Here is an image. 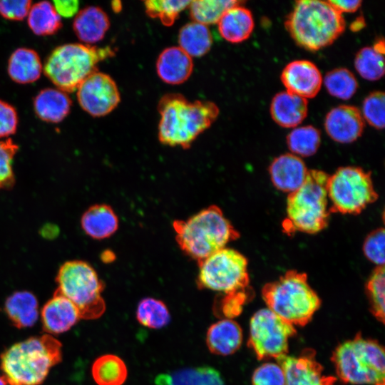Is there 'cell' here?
I'll use <instances>...</instances> for the list:
<instances>
[{
	"mask_svg": "<svg viewBox=\"0 0 385 385\" xmlns=\"http://www.w3.org/2000/svg\"><path fill=\"white\" fill-rule=\"evenodd\" d=\"M160 115L158 139L164 145L189 148L208 129L219 115V108L212 102L189 101L179 93L163 96L158 105Z\"/></svg>",
	"mask_w": 385,
	"mask_h": 385,
	"instance_id": "1",
	"label": "cell"
},
{
	"mask_svg": "<svg viewBox=\"0 0 385 385\" xmlns=\"http://www.w3.org/2000/svg\"><path fill=\"white\" fill-rule=\"evenodd\" d=\"M61 359V343L46 334L30 337L5 350L0 357V367L9 385H39Z\"/></svg>",
	"mask_w": 385,
	"mask_h": 385,
	"instance_id": "2",
	"label": "cell"
},
{
	"mask_svg": "<svg viewBox=\"0 0 385 385\" xmlns=\"http://www.w3.org/2000/svg\"><path fill=\"white\" fill-rule=\"evenodd\" d=\"M173 227L180 250L197 263L240 237V232L215 205L185 220H175Z\"/></svg>",
	"mask_w": 385,
	"mask_h": 385,
	"instance_id": "3",
	"label": "cell"
},
{
	"mask_svg": "<svg viewBox=\"0 0 385 385\" xmlns=\"http://www.w3.org/2000/svg\"><path fill=\"white\" fill-rule=\"evenodd\" d=\"M342 14L328 1L299 0L288 14L285 27L294 42L308 51L332 44L344 31Z\"/></svg>",
	"mask_w": 385,
	"mask_h": 385,
	"instance_id": "4",
	"label": "cell"
},
{
	"mask_svg": "<svg viewBox=\"0 0 385 385\" xmlns=\"http://www.w3.org/2000/svg\"><path fill=\"white\" fill-rule=\"evenodd\" d=\"M329 175L319 170H310L303 184L289 193L287 217L282 222L284 232L317 233L328 225L327 181Z\"/></svg>",
	"mask_w": 385,
	"mask_h": 385,
	"instance_id": "5",
	"label": "cell"
},
{
	"mask_svg": "<svg viewBox=\"0 0 385 385\" xmlns=\"http://www.w3.org/2000/svg\"><path fill=\"white\" fill-rule=\"evenodd\" d=\"M262 296L267 308L293 326L307 324L321 305L307 274L293 270L265 284Z\"/></svg>",
	"mask_w": 385,
	"mask_h": 385,
	"instance_id": "6",
	"label": "cell"
},
{
	"mask_svg": "<svg viewBox=\"0 0 385 385\" xmlns=\"http://www.w3.org/2000/svg\"><path fill=\"white\" fill-rule=\"evenodd\" d=\"M114 55L109 46L98 48L80 43H66L55 48L47 57L43 71L56 87L66 93L76 91L99 62Z\"/></svg>",
	"mask_w": 385,
	"mask_h": 385,
	"instance_id": "7",
	"label": "cell"
},
{
	"mask_svg": "<svg viewBox=\"0 0 385 385\" xmlns=\"http://www.w3.org/2000/svg\"><path fill=\"white\" fill-rule=\"evenodd\" d=\"M331 359L337 376L344 383L384 385V349L376 340L357 334L340 344Z\"/></svg>",
	"mask_w": 385,
	"mask_h": 385,
	"instance_id": "8",
	"label": "cell"
},
{
	"mask_svg": "<svg viewBox=\"0 0 385 385\" xmlns=\"http://www.w3.org/2000/svg\"><path fill=\"white\" fill-rule=\"evenodd\" d=\"M56 290L68 299L78 309L80 318L95 319L106 310L101 293L104 284L94 268L83 260H70L59 268Z\"/></svg>",
	"mask_w": 385,
	"mask_h": 385,
	"instance_id": "9",
	"label": "cell"
},
{
	"mask_svg": "<svg viewBox=\"0 0 385 385\" xmlns=\"http://www.w3.org/2000/svg\"><path fill=\"white\" fill-rule=\"evenodd\" d=\"M330 212L357 215L378 198L369 172L356 166L339 168L329 175Z\"/></svg>",
	"mask_w": 385,
	"mask_h": 385,
	"instance_id": "10",
	"label": "cell"
},
{
	"mask_svg": "<svg viewBox=\"0 0 385 385\" xmlns=\"http://www.w3.org/2000/svg\"><path fill=\"white\" fill-rule=\"evenodd\" d=\"M197 284L225 294L247 291L249 287L247 260L238 251L225 247L197 263Z\"/></svg>",
	"mask_w": 385,
	"mask_h": 385,
	"instance_id": "11",
	"label": "cell"
},
{
	"mask_svg": "<svg viewBox=\"0 0 385 385\" xmlns=\"http://www.w3.org/2000/svg\"><path fill=\"white\" fill-rule=\"evenodd\" d=\"M294 326L268 308L256 312L250 322L247 346L259 360L287 355L289 340L296 334Z\"/></svg>",
	"mask_w": 385,
	"mask_h": 385,
	"instance_id": "12",
	"label": "cell"
},
{
	"mask_svg": "<svg viewBox=\"0 0 385 385\" xmlns=\"http://www.w3.org/2000/svg\"><path fill=\"white\" fill-rule=\"evenodd\" d=\"M76 96L81 108L93 117L109 114L120 101L115 81L109 75L98 71L78 86Z\"/></svg>",
	"mask_w": 385,
	"mask_h": 385,
	"instance_id": "13",
	"label": "cell"
},
{
	"mask_svg": "<svg viewBox=\"0 0 385 385\" xmlns=\"http://www.w3.org/2000/svg\"><path fill=\"white\" fill-rule=\"evenodd\" d=\"M312 349H304L298 356L285 355L277 359L285 385H334L337 378L324 374Z\"/></svg>",
	"mask_w": 385,
	"mask_h": 385,
	"instance_id": "14",
	"label": "cell"
},
{
	"mask_svg": "<svg viewBox=\"0 0 385 385\" xmlns=\"http://www.w3.org/2000/svg\"><path fill=\"white\" fill-rule=\"evenodd\" d=\"M281 81L287 91L307 100L318 94L323 83L319 69L308 60L287 63L281 73Z\"/></svg>",
	"mask_w": 385,
	"mask_h": 385,
	"instance_id": "15",
	"label": "cell"
},
{
	"mask_svg": "<svg viewBox=\"0 0 385 385\" xmlns=\"http://www.w3.org/2000/svg\"><path fill=\"white\" fill-rule=\"evenodd\" d=\"M365 121L361 111L355 106L341 105L331 109L324 119V128L335 142L350 143L362 134Z\"/></svg>",
	"mask_w": 385,
	"mask_h": 385,
	"instance_id": "16",
	"label": "cell"
},
{
	"mask_svg": "<svg viewBox=\"0 0 385 385\" xmlns=\"http://www.w3.org/2000/svg\"><path fill=\"white\" fill-rule=\"evenodd\" d=\"M309 170L301 158L285 153L275 158L269 168L273 185L282 192L291 193L304 182Z\"/></svg>",
	"mask_w": 385,
	"mask_h": 385,
	"instance_id": "17",
	"label": "cell"
},
{
	"mask_svg": "<svg viewBox=\"0 0 385 385\" xmlns=\"http://www.w3.org/2000/svg\"><path fill=\"white\" fill-rule=\"evenodd\" d=\"M41 315L48 334L67 332L81 319L76 307L57 290L44 304Z\"/></svg>",
	"mask_w": 385,
	"mask_h": 385,
	"instance_id": "18",
	"label": "cell"
},
{
	"mask_svg": "<svg viewBox=\"0 0 385 385\" xmlns=\"http://www.w3.org/2000/svg\"><path fill=\"white\" fill-rule=\"evenodd\" d=\"M192 70V58L179 46L166 48L157 59L158 76L163 81L170 85H178L186 81Z\"/></svg>",
	"mask_w": 385,
	"mask_h": 385,
	"instance_id": "19",
	"label": "cell"
},
{
	"mask_svg": "<svg viewBox=\"0 0 385 385\" xmlns=\"http://www.w3.org/2000/svg\"><path fill=\"white\" fill-rule=\"evenodd\" d=\"M109 27L108 16L101 8L96 6H86L78 11L73 21L76 36L87 45L101 41Z\"/></svg>",
	"mask_w": 385,
	"mask_h": 385,
	"instance_id": "20",
	"label": "cell"
},
{
	"mask_svg": "<svg viewBox=\"0 0 385 385\" xmlns=\"http://www.w3.org/2000/svg\"><path fill=\"white\" fill-rule=\"evenodd\" d=\"M307 100L287 91L277 93L272 99L271 117L282 128L297 127L307 117Z\"/></svg>",
	"mask_w": 385,
	"mask_h": 385,
	"instance_id": "21",
	"label": "cell"
},
{
	"mask_svg": "<svg viewBox=\"0 0 385 385\" xmlns=\"http://www.w3.org/2000/svg\"><path fill=\"white\" fill-rule=\"evenodd\" d=\"M72 101L67 93L56 88H46L40 91L33 102L37 117L51 123L61 122L69 114Z\"/></svg>",
	"mask_w": 385,
	"mask_h": 385,
	"instance_id": "22",
	"label": "cell"
},
{
	"mask_svg": "<svg viewBox=\"0 0 385 385\" xmlns=\"http://www.w3.org/2000/svg\"><path fill=\"white\" fill-rule=\"evenodd\" d=\"M242 4L228 9L217 24L222 37L232 43L245 41L254 30L252 12Z\"/></svg>",
	"mask_w": 385,
	"mask_h": 385,
	"instance_id": "23",
	"label": "cell"
},
{
	"mask_svg": "<svg viewBox=\"0 0 385 385\" xmlns=\"http://www.w3.org/2000/svg\"><path fill=\"white\" fill-rule=\"evenodd\" d=\"M242 342L240 325L231 319H224L212 324L208 329L206 343L212 354L227 356L235 353Z\"/></svg>",
	"mask_w": 385,
	"mask_h": 385,
	"instance_id": "24",
	"label": "cell"
},
{
	"mask_svg": "<svg viewBox=\"0 0 385 385\" xmlns=\"http://www.w3.org/2000/svg\"><path fill=\"white\" fill-rule=\"evenodd\" d=\"M118 224V218L114 210L106 204L91 206L81 219L84 232L96 240H103L113 235L117 231Z\"/></svg>",
	"mask_w": 385,
	"mask_h": 385,
	"instance_id": "25",
	"label": "cell"
},
{
	"mask_svg": "<svg viewBox=\"0 0 385 385\" xmlns=\"http://www.w3.org/2000/svg\"><path fill=\"white\" fill-rule=\"evenodd\" d=\"M7 71L10 78L19 84L36 81L43 71L38 53L29 48H19L9 56Z\"/></svg>",
	"mask_w": 385,
	"mask_h": 385,
	"instance_id": "26",
	"label": "cell"
},
{
	"mask_svg": "<svg viewBox=\"0 0 385 385\" xmlns=\"http://www.w3.org/2000/svg\"><path fill=\"white\" fill-rule=\"evenodd\" d=\"M4 311L17 328L33 326L38 317V302L29 291H18L11 294L4 304Z\"/></svg>",
	"mask_w": 385,
	"mask_h": 385,
	"instance_id": "27",
	"label": "cell"
},
{
	"mask_svg": "<svg viewBox=\"0 0 385 385\" xmlns=\"http://www.w3.org/2000/svg\"><path fill=\"white\" fill-rule=\"evenodd\" d=\"M156 385H225L220 374L210 366L186 368L161 374L155 379Z\"/></svg>",
	"mask_w": 385,
	"mask_h": 385,
	"instance_id": "28",
	"label": "cell"
},
{
	"mask_svg": "<svg viewBox=\"0 0 385 385\" xmlns=\"http://www.w3.org/2000/svg\"><path fill=\"white\" fill-rule=\"evenodd\" d=\"M178 43L179 47L191 58L201 57L210 50L212 38L207 26L192 21L180 29Z\"/></svg>",
	"mask_w": 385,
	"mask_h": 385,
	"instance_id": "29",
	"label": "cell"
},
{
	"mask_svg": "<svg viewBox=\"0 0 385 385\" xmlns=\"http://www.w3.org/2000/svg\"><path fill=\"white\" fill-rule=\"evenodd\" d=\"M26 18L29 27L37 36L53 35L62 26L61 17L53 4L47 1L32 4Z\"/></svg>",
	"mask_w": 385,
	"mask_h": 385,
	"instance_id": "30",
	"label": "cell"
},
{
	"mask_svg": "<svg viewBox=\"0 0 385 385\" xmlns=\"http://www.w3.org/2000/svg\"><path fill=\"white\" fill-rule=\"evenodd\" d=\"M91 372L98 385H121L128 375L124 361L113 354L98 357L92 366Z\"/></svg>",
	"mask_w": 385,
	"mask_h": 385,
	"instance_id": "31",
	"label": "cell"
},
{
	"mask_svg": "<svg viewBox=\"0 0 385 385\" xmlns=\"http://www.w3.org/2000/svg\"><path fill=\"white\" fill-rule=\"evenodd\" d=\"M320 143V131L311 125L296 127L287 136L289 150L299 158L314 155Z\"/></svg>",
	"mask_w": 385,
	"mask_h": 385,
	"instance_id": "32",
	"label": "cell"
},
{
	"mask_svg": "<svg viewBox=\"0 0 385 385\" xmlns=\"http://www.w3.org/2000/svg\"><path fill=\"white\" fill-rule=\"evenodd\" d=\"M243 3L233 0H196L189 5L190 15L193 21L207 26L217 24L223 14L230 8Z\"/></svg>",
	"mask_w": 385,
	"mask_h": 385,
	"instance_id": "33",
	"label": "cell"
},
{
	"mask_svg": "<svg viewBox=\"0 0 385 385\" xmlns=\"http://www.w3.org/2000/svg\"><path fill=\"white\" fill-rule=\"evenodd\" d=\"M323 83L331 96L342 100L351 98L358 88L356 77L346 68H337L327 72Z\"/></svg>",
	"mask_w": 385,
	"mask_h": 385,
	"instance_id": "34",
	"label": "cell"
},
{
	"mask_svg": "<svg viewBox=\"0 0 385 385\" xmlns=\"http://www.w3.org/2000/svg\"><path fill=\"white\" fill-rule=\"evenodd\" d=\"M136 317L140 324L152 329L162 328L170 320L166 305L162 301L152 297L144 298L139 302Z\"/></svg>",
	"mask_w": 385,
	"mask_h": 385,
	"instance_id": "35",
	"label": "cell"
},
{
	"mask_svg": "<svg viewBox=\"0 0 385 385\" xmlns=\"http://www.w3.org/2000/svg\"><path fill=\"white\" fill-rule=\"evenodd\" d=\"M354 66L363 78L372 81L379 80L384 74V54L372 46L364 47L356 55Z\"/></svg>",
	"mask_w": 385,
	"mask_h": 385,
	"instance_id": "36",
	"label": "cell"
},
{
	"mask_svg": "<svg viewBox=\"0 0 385 385\" xmlns=\"http://www.w3.org/2000/svg\"><path fill=\"white\" fill-rule=\"evenodd\" d=\"M366 292L370 310L375 318L384 323L385 272L384 266L376 267L369 277Z\"/></svg>",
	"mask_w": 385,
	"mask_h": 385,
	"instance_id": "37",
	"label": "cell"
},
{
	"mask_svg": "<svg viewBox=\"0 0 385 385\" xmlns=\"http://www.w3.org/2000/svg\"><path fill=\"white\" fill-rule=\"evenodd\" d=\"M191 1L150 0L144 1L146 14L151 18H158L161 23L170 26L180 13L189 6Z\"/></svg>",
	"mask_w": 385,
	"mask_h": 385,
	"instance_id": "38",
	"label": "cell"
},
{
	"mask_svg": "<svg viewBox=\"0 0 385 385\" xmlns=\"http://www.w3.org/2000/svg\"><path fill=\"white\" fill-rule=\"evenodd\" d=\"M384 98L383 91H374L364 98L362 103L361 113L364 121L377 130L384 128Z\"/></svg>",
	"mask_w": 385,
	"mask_h": 385,
	"instance_id": "39",
	"label": "cell"
},
{
	"mask_svg": "<svg viewBox=\"0 0 385 385\" xmlns=\"http://www.w3.org/2000/svg\"><path fill=\"white\" fill-rule=\"evenodd\" d=\"M18 150L19 146L11 138L0 140V190L11 188L14 185L12 165Z\"/></svg>",
	"mask_w": 385,
	"mask_h": 385,
	"instance_id": "40",
	"label": "cell"
},
{
	"mask_svg": "<svg viewBox=\"0 0 385 385\" xmlns=\"http://www.w3.org/2000/svg\"><path fill=\"white\" fill-rule=\"evenodd\" d=\"M384 244L385 234L383 227L370 232L363 243V252L365 257L376 267L384 266Z\"/></svg>",
	"mask_w": 385,
	"mask_h": 385,
	"instance_id": "41",
	"label": "cell"
},
{
	"mask_svg": "<svg viewBox=\"0 0 385 385\" xmlns=\"http://www.w3.org/2000/svg\"><path fill=\"white\" fill-rule=\"evenodd\" d=\"M252 385H285L284 374L277 364L265 363L257 367L252 376Z\"/></svg>",
	"mask_w": 385,
	"mask_h": 385,
	"instance_id": "42",
	"label": "cell"
},
{
	"mask_svg": "<svg viewBox=\"0 0 385 385\" xmlns=\"http://www.w3.org/2000/svg\"><path fill=\"white\" fill-rule=\"evenodd\" d=\"M18 113L10 103L0 100V138H9L18 127Z\"/></svg>",
	"mask_w": 385,
	"mask_h": 385,
	"instance_id": "43",
	"label": "cell"
},
{
	"mask_svg": "<svg viewBox=\"0 0 385 385\" xmlns=\"http://www.w3.org/2000/svg\"><path fill=\"white\" fill-rule=\"evenodd\" d=\"M31 5L30 0H1L0 15L8 20L22 21L27 17Z\"/></svg>",
	"mask_w": 385,
	"mask_h": 385,
	"instance_id": "44",
	"label": "cell"
},
{
	"mask_svg": "<svg viewBox=\"0 0 385 385\" xmlns=\"http://www.w3.org/2000/svg\"><path fill=\"white\" fill-rule=\"evenodd\" d=\"M246 291L236 292L225 294L221 300L220 307L222 314L230 319L238 315L247 298Z\"/></svg>",
	"mask_w": 385,
	"mask_h": 385,
	"instance_id": "45",
	"label": "cell"
},
{
	"mask_svg": "<svg viewBox=\"0 0 385 385\" xmlns=\"http://www.w3.org/2000/svg\"><path fill=\"white\" fill-rule=\"evenodd\" d=\"M53 3L61 17L70 18L78 12L79 2L76 0H56Z\"/></svg>",
	"mask_w": 385,
	"mask_h": 385,
	"instance_id": "46",
	"label": "cell"
},
{
	"mask_svg": "<svg viewBox=\"0 0 385 385\" xmlns=\"http://www.w3.org/2000/svg\"><path fill=\"white\" fill-rule=\"evenodd\" d=\"M330 4L337 9L340 14L343 13H353L359 9L361 6V1L360 0H354V1H336V0H329L328 1Z\"/></svg>",
	"mask_w": 385,
	"mask_h": 385,
	"instance_id": "47",
	"label": "cell"
},
{
	"mask_svg": "<svg viewBox=\"0 0 385 385\" xmlns=\"http://www.w3.org/2000/svg\"><path fill=\"white\" fill-rule=\"evenodd\" d=\"M365 26V21L363 16H359L351 24L350 29L353 31H358Z\"/></svg>",
	"mask_w": 385,
	"mask_h": 385,
	"instance_id": "48",
	"label": "cell"
},
{
	"mask_svg": "<svg viewBox=\"0 0 385 385\" xmlns=\"http://www.w3.org/2000/svg\"><path fill=\"white\" fill-rule=\"evenodd\" d=\"M377 52L384 54V41L383 39L377 40L372 46Z\"/></svg>",
	"mask_w": 385,
	"mask_h": 385,
	"instance_id": "49",
	"label": "cell"
},
{
	"mask_svg": "<svg viewBox=\"0 0 385 385\" xmlns=\"http://www.w3.org/2000/svg\"><path fill=\"white\" fill-rule=\"evenodd\" d=\"M101 258L103 262H112L115 259V255L112 252L106 251L102 254Z\"/></svg>",
	"mask_w": 385,
	"mask_h": 385,
	"instance_id": "50",
	"label": "cell"
},
{
	"mask_svg": "<svg viewBox=\"0 0 385 385\" xmlns=\"http://www.w3.org/2000/svg\"><path fill=\"white\" fill-rule=\"evenodd\" d=\"M111 6L115 12H119L121 10L122 6L119 1H114L111 3Z\"/></svg>",
	"mask_w": 385,
	"mask_h": 385,
	"instance_id": "51",
	"label": "cell"
},
{
	"mask_svg": "<svg viewBox=\"0 0 385 385\" xmlns=\"http://www.w3.org/2000/svg\"><path fill=\"white\" fill-rule=\"evenodd\" d=\"M7 382L3 376H0V385H6Z\"/></svg>",
	"mask_w": 385,
	"mask_h": 385,
	"instance_id": "52",
	"label": "cell"
}]
</instances>
